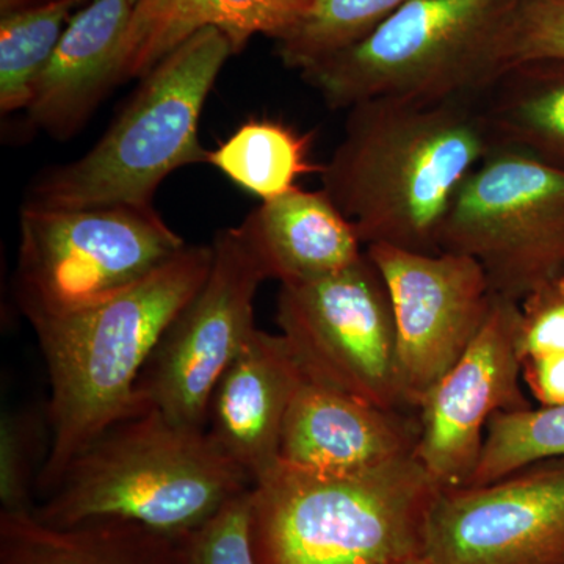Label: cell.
I'll list each match as a JSON object with an SVG mask.
<instances>
[{
  "label": "cell",
  "instance_id": "cell-1",
  "mask_svg": "<svg viewBox=\"0 0 564 564\" xmlns=\"http://www.w3.org/2000/svg\"><path fill=\"white\" fill-rule=\"evenodd\" d=\"M497 147L481 102L372 99L348 109L322 191L364 247L441 252L456 196Z\"/></svg>",
  "mask_w": 564,
  "mask_h": 564
},
{
  "label": "cell",
  "instance_id": "cell-2",
  "mask_svg": "<svg viewBox=\"0 0 564 564\" xmlns=\"http://www.w3.org/2000/svg\"><path fill=\"white\" fill-rule=\"evenodd\" d=\"M212 259V245H187L110 299L32 322L51 381V444L36 475L40 492L51 496L82 452L144 411L137 383L170 323L202 289Z\"/></svg>",
  "mask_w": 564,
  "mask_h": 564
},
{
  "label": "cell",
  "instance_id": "cell-3",
  "mask_svg": "<svg viewBox=\"0 0 564 564\" xmlns=\"http://www.w3.org/2000/svg\"><path fill=\"white\" fill-rule=\"evenodd\" d=\"M440 486L414 455L351 474L281 462L251 488L258 564H403L425 554Z\"/></svg>",
  "mask_w": 564,
  "mask_h": 564
},
{
  "label": "cell",
  "instance_id": "cell-4",
  "mask_svg": "<svg viewBox=\"0 0 564 564\" xmlns=\"http://www.w3.org/2000/svg\"><path fill=\"white\" fill-rule=\"evenodd\" d=\"M251 488L207 430L151 408L102 433L32 513L52 527L115 518L185 536Z\"/></svg>",
  "mask_w": 564,
  "mask_h": 564
},
{
  "label": "cell",
  "instance_id": "cell-5",
  "mask_svg": "<svg viewBox=\"0 0 564 564\" xmlns=\"http://www.w3.org/2000/svg\"><path fill=\"white\" fill-rule=\"evenodd\" d=\"M522 0H413L361 43L302 70L329 109L372 99L481 102L514 65Z\"/></svg>",
  "mask_w": 564,
  "mask_h": 564
},
{
  "label": "cell",
  "instance_id": "cell-6",
  "mask_svg": "<svg viewBox=\"0 0 564 564\" xmlns=\"http://www.w3.org/2000/svg\"><path fill=\"white\" fill-rule=\"evenodd\" d=\"M231 43L203 29L141 77L139 90L101 140L77 161L44 174L25 204L46 209L152 207L165 177L207 163L199 118Z\"/></svg>",
  "mask_w": 564,
  "mask_h": 564
},
{
  "label": "cell",
  "instance_id": "cell-7",
  "mask_svg": "<svg viewBox=\"0 0 564 564\" xmlns=\"http://www.w3.org/2000/svg\"><path fill=\"white\" fill-rule=\"evenodd\" d=\"M20 236L18 303L31 323L110 299L187 247L154 207L25 204Z\"/></svg>",
  "mask_w": 564,
  "mask_h": 564
},
{
  "label": "cell",
  "instance_id": "cell-8",
  "mask_svg": "<svg viewBox=\"0 0 564 564\" xmlns=\"http://www.w3.org/2000/svg\"><path fill=\"white\" fill-rule=\"evenodd\" d=\"M440 245L477 261L494 295L521 303L564 273V172L497 147L464 182Z\"/></svg>",
  "mask_w": 564,
  "mask_h": 564
},
{
  "label": "cell",
  "instance_id": "cell-9",
  "mask_svg": "<svg viewBox=\"0 0 564 564\" xmlns=\"http://www.w3.org/2000/svg\"><path fill=\"white\" fill-rule=\"evenodd\" d=\"M276 317L307 380L410 413L391 300L369 256L332 276L281 285Z\"/></svg>",
  "mask_w": 564,
  "mask_h": 564
},
{
  "label": "cell",
  "instance_id": "cell-10",
  "mask_svg": "<svg viewBox=\"0 0 564 564\" xmlns=\"http://www.w3.org/2000/svg\"><path fill=\"white\" fill-rule=\"evenodd\" d=\"M210 272L170 323L137 383L143 410L206 430L212 393L256 332L254 299L269 280L240 226L215 237Z\"/></svg>",
  "mask_w": 564,
  "mask_h": 564
},
{
  "label": "cell",
  "instance_id": "cell-11",
  "mask_svg": "<svg viewBox=\"0 0 564 564\" xmlns=\"http://www.w3.org/2000/svg\"><path fill=\"white\" fill-rule=\"evenodd\" d=\"M391 300L400 381L410 410L477 339L491 313L488 278L469 256L370 245Z\"/></svg>",
  "mask_w": 564,
  "mask_h": 564
},
{
  "label": "cell",
  "instance_id": "cell-12",
  "mask_svg": "<svg viewBox=\"0 0 564 564\" xmlns=\"http://www.w3.org/2000/svg\"><path fill=\"white\" fill-rule=\"evenodd\" d=\"M425 555L433 564H564V458L492 484L441 489Z\"/></svg>",
  "mask_w": 564,
  "mask_h": 564
},
{
  "label": "cell",
  "instance_id": "cell-13",
  "mask_svg": "<svg viewBox=\"0 0 564 564\" xmlns=\"http://www.w3.org/2000/svg\"><path fill=\"white\" fill-rule=\"evenodd\" d=\"M519 303L496 296L477 339L423 397L414 456L441 489L470 480L497 413L532 408L522 389Z\"/></svg>",
  "mask_w": 564,
  "mask_h": 564
},
{
  "label": "cell",
  "instance_id": "cell-14",
  "mask_svg": "<svg viewBox=\"0 0 564 564\" xmlns=\"http://www.w3.org/2000/svg\"><path fill=\"white\" fill-rule=\"evenodd\" d=\"M304 378L285 337L256 329L215 386L207 433L252 485L280 463L282 426Z\"/></svg>",
  "mask_w": 564,
  "mask_h": 564
},
{
  "label": "cell",
  "instance_id": "cell-15",
  "mask_svg": "<svg viewBox=\"0 0 564 564\" xmlns=\"http://www.w3.org/2000/svg\"><path fill=\"white\" fill-rule=\"evenodd\" d=\"M419 421L304 378L282 426L280 459L300 469L351 474L414 455Z\"/></svg>",
  "mask_w": 564,
  "mask_h": 564
},
{
  "label": "cell",
  "instance_id": "cell-16",
  "mask_svg": "<svg viewBox=\"0 0 564 564\" xmlns=\"http://www.w3.org/2000/svg\"><path fill=\"white\" fill-rule=\"evenodd\" d=\"M132 0H91L77 11L44 66L29 102V122L55 139H70L118 84V55Z\"/></svg>",
  "mask_w": 564,
  "mask_h": 564
},
{
  "label": "cell",
  "instance_id": "cell-17",
  "mask_svg": "<svg viewBox=\"0 0 564 564\" xmlns=\"http://www.w3.org/2000/svg\"><path fill=\"white\" fill-rule=\"evenodd\" d=\"M311 6L313 0H139L118 55V84L147 76L203 29L225 33L234 54L256 35L278 41Z\"/></svg>",
  "mask_w": 564,
  "mask_h": 564
},
{
  "label": "cell",
  "instance_id": "cell-18",
  "mask_svg": "<svg viewBox=\"0 0 564 564\" xmlns=\"http://www.w3.org/2000/svg\"><path fill=\"white\" fill-rule=\"evenodd\" d=\"M269 280L303 284L361 261L366 250L351 221L325 192L302 188L263 202L242 225Z\"/></svg>",
  "mask_w": 564,
  "mask_h": 564
},
{
  "label": "cell",
  "instance_id": "cell-19",
  "mask_svg": "<svg viewBox=\"0 0 564 564\" xmlns=\"http://www.w3.org/2000/svg\"><path fill=\"white\" fill-rule=\"evenodd\" d=\"M0 564H188L184 536L124 519L43 524L31 511L0 513Z\"/></svg>",
  "mask_w": 564,
  "mask_h": 564
},
{
  "label": "cell",
  "instance_id": "cell-20",
  "mask_svg": "<svg viewBox=\"0 0 564 564\" xmlns=\"http://www.w3.org/2000/svg\"><path fill=\"white\" fill-rule=\"evenodd\" d=\"M481 109L499 147L533 155L564 172V61L516 63L497 80Z\"/></svg>",
  "mask_w": 564,
  "mask_h": 564
},
{
  "label": "cell",
  "instance_id": "cell-21",
  "mask_svg": "<svg viewBox=\"0 0 564 564\" xmlns=\"http://www.w3.org/2000/svg\"><path fill=\"white\" fill-rule=\"evenodd\" d=\"M313 135L300 133L284 122L252 120L207 154V163L234 184L263 202L299 187L307 174L322 173L314 163Z\"/></svg>",
  "mask_w": 564,
  "mask_h": 564
},
{
  "label": "cell",
  "instance_id": "cell-22",
  "mask_svg": "<svg viewBox=\"0 0 564 564\" xmlns=\"http://www.w3.org/2000/svg\"><path fill=\"white\" fill-rule=\"evenodd\" d=\"M91 0H52L0 18V109H28L33 87L74 14Z\"/></svg>",
  "mask_w": 564,
  "mask_h": 564
},
{
  "label": "cell",
  "instance_id": "cell-23",
  "mask_svg": "<svg viewBox=\"0 0 564 564\" xmlns=\"http://www.w3.org/2000/svg\"><path fill=\"white\" fill-rule=\"evenodd\" d=\"M413 0H313L302 21L276 41L278 57L302 70L372 35Z\"/></svg>",
  "mask_w": 564,
  "mask_h": 564
},
{
  "label": "cell",
  "instance_id": "cell-24",
  "mask_svg": "<svg viewBox=\"0 0 564 564\" xmlns=\"http://www.w3.org/2000/svg\"><path fill=\"white\" fill-rule=\"evenodd\" d=\"M564 458V404L497 413L466 486H484L545 459Z\"/></svg>",
  "mask_w": 564,
  "mask_h": 564
},
{
  "label": "cell",
  "instance_id": "cell-25",
  "mask_svg": "<svg viewBox=\"0 0 564 564\" xmlns=\"http://www.w3.org/2000/svg\"><path fill=\"white\" fill-rule=\"evenodd\" d=\"M251 489L185 534L188 564H258L251 545Z\"/></svg>",
  "mask_w": 564,
  "mask_h": 564
},
{
  "label": "cell",
  "instance_id": "cell-26",
  "mask_svg": "<svg viewBox=\"0 0 564 564\" xmlns=\"http://www.w3.org/2000/svg\"><path fill=\"white\" fill-rule=\"evenodd\" d=\"M518 350L522 364L564 351V273L519 303Z\"/></svg>",
  "mask_w": 564,
  "mask_h": 564
},
{
  "label": "cell",
  "instance_id": "cell-27",
  "mask_svg": "<svg viewBox=\"0 0 564 564\" xmlns=\"http://www.w3.org/2000/svg\"><path fill=\"white\" fill-rule=\"evenodd\" d=\"M39 425L31 414L7 413L0 425L2 511H31V473Z\"/></svg>",
  "mask_w": 564,
  "mask_h": 564
},
{
  "label": "cell",
  "instance_id": "cell-28",
  "mask_svg": "<svg viewBox=\"0 0 564 564\" xmlns=\"http://www.w3.org/2000/svg\"><path fill=\"white\" fill-rule=\"evenodd\" d=\"M564 61V0H522L514 36L516 63Z\"/></svg>",
  "mask_w": 564,
  "mask_h": 564
},
{
  "label": "cell",
  "instance_id": "cell-29",
  "mask_svg": "<svg viewBox=\"0 0 564 564\" xmlns=\"http://www.w3.org/2000/svg\"><path fill=\"white\" fill-rule=\"evenodd\" d=\"M522 380L540 406L564 404V351L525 361Z\"/></svg>",
  "mask_w": 564,
  "mask_h": 564
},
{
  "label": "cell",
  "instance_id": "cell-30",
  "mask_svg": "<svg viewBox=\"0 0 564 564\" xmlns=\"http://www.w3.org/2000/svg\"><path fill=\"white\" fill-rule=\"evenodd\" d=\"M52 0H0V18L7 14L20 13V11L35 9V7L50 3Z\"/></svg>",
  "mask_w": 564,
  "mask_h": 564
},
{
  "label": "cell",
  "instance_id": "cell-31",
  "mask_svg": "<svg viewBox=\"0 0 564 564\" xmlns=\"http://www.w3.org/2000/svg\"><path fill=\"white\" fill-rule=\"evenodd\" d=\"M403 564H433L430 562L429 556L425 554L415 556V558L408 560V562H404Z\"/></svg>",
  "mask_w": 564,
  "mask_h": 564
},
{
  "label": "cell",
  "instance_id": "cell-32",
  "mask_svg": "<svg viewBox=\"0 0 564 564\" xmlns=\"http://www.w3.org/2000/svg\"><path fill=\"white\" fill-rule=\"evenodd\" d=\"M137 2H139V0H132L133 7H135Z\"/></svg>",
  "mask_w": 564,
  "mask_h": 564
}]
</instances>
